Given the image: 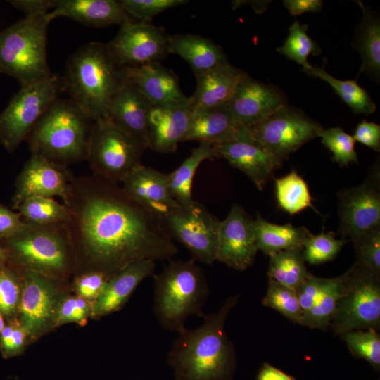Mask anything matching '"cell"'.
I'll return each mask as SVG.
<instances>
[{
	"instance_id": "cell-54",
	"label": "cell",
	"mask_w": 380,
	"mask_h": 380,
	"mask_svg": "<svg viewBox=\"0 0 380 380\" xmlns=\"http://www.w3.org/2000/svg\"><path fill=\"white\" fill-rule=\"evenodd\" d=\"M8 264V253L6 248L0 242V272Z\"/></svg>"
},
{
	"instance_id": "cell-50",
	"label": "cell",
	"mask_w": 380,
	"mask_h": 380,
	"mask_svg": "<svg viewBox=\"0 0 380 380\" xmlns=\"http://www.w3.org/2000/svg\"><path fill=\"white\" fill-rule=\"evenodd\" d=\"M353 137L355 141L379 151L380 126L378 124L363 120L357 125Z\"/></svg>"
},
{
	"instance_id": "cell-44",
	"label": "cell",
	"mask_w": 380,
	"mask_h": 380,
	"mask_svg": "<svg viewBox=\"0 0 380 380\" xmlns=\"http://www.w3.org/2000/svg\"><path fill=\"white\" fill-rule=\"evenodd\" d=\"M92 309V303L77 295L64 297L58 303L53 326L70 322L84 326L91 316Z\"/></svg>"
},
{
	"instance_id": "cell-26",
	"label": "cell",
	"mask_w": 380,
	"mask_h": 380,
	"mask_svg": "<svg viewBox=\"0 0 380 380\" xmlns=\"http://www.w3.org/2000/svg\"><path fill=\"white\" fill-rule=\"evenodd\" d=\"M227 103L194 108L183 141H198L212 144L227 141L241 128Z\"/></svg>"
},
{
	"instance_id": "cell-32",
	"label": "cell",
	"mask_w": 380,
	"mask_h": 380,
	"mask_svg": "<svg viewBox=\"0 0 380 380\" xmlns=\"http://www.w3.org/2000/svg\"><path fill=\"white\" fill-rule=\"evenodd\" d=\"M269 256V279L280 284L296 289L309 274L300 248L281 251Z\"/></svg>"
},
{
	"instance_id": "cell-5",
	"label": "cell",
	"mask_w": 380,
	"mask_h": 380,
	"mask_svg": "<svg viewBox=\"0 0 380 380\" xmlns=\"http://www.w3.org/2000/svg\"><path fill=\"white\" fill-rule=\"evenodd\" d=\"M94 121L71 99H56L26 138L31 153L67 167L86 160Z\"/></svg>"
},
{
	"instance_id": "cell-36",
	"label": "cell",
	"mask_w": 380,
	"mask_h": 380,
	"mask_svg": "<svg viewBox=\"0 0 380 380\" xmlns=\"http://www.w3.org/2000/svg\"><path fill=\"white\" fill-rule=\"evenodd\" d=\"M17 210L25 222L37 224L67 222L70 217V209L51 197L27 198L20 204Z\"/></svg>"
},
{
	"instance_id": "cell-35",
	"label": "cell",
	"mask_w": 380,
	"mask_h": 380,
	"mask_svg": "<svg viewBox=\"0 0 380 380\" xmlns=\"http://www.w3.org/2000/svg\"><path fill=\"white\" fill-rule=\"evenodd\" d=\"M275 193L279 207L293 215L314 207L305 181L294 170L275 179Z\"/></svg>"
},
{
	"instance_id": "cell-14",
	"label": "cell",
	"mask_w": 380,
	"mask_h": 380,
	"mask_svg": "<svg viewBox=\"0 0 380 380\" xmlns=\"http://www.w3.org/2000/svg\"><path fill=\"white\" fill-rule=\"evenodd\" d=\"M338 198V232L353 242L366 232L380 227L379 168L360 184L344 189Z\"/></svg>"
},
{
	"instance_id": "cell-24",
	"label": "cell",
	"mask_w": 380,
	"mask_h": 380,
	"mask_svg": "<svg viewBox=\"0 0 380 380\" xmlns=\"http://www.w3.org/2000/svg\"><path fill=\"white\" fill-rule=\"evenodd\" d=\"M155 261L134 262L110 277L105 284L92 309V317L99 318L120 310L137 286L153 274Z\"/></svg>"
},
{
	"instance_id": "cell-48",
	"label": "cell",
	"mask_w": 380,
	"mask_h": 380,
	"mask_svg": "<svg viewBox=\"0 0 380 380\" xmlns=\"http://www.w3.org/2000/svg\"><path fill=\"white\" fill-rule=\"evenodd\" d=\"M324 280L325 278L318 277L309 273L296 288L295 291L303 315L314 306L322 291Z\"/></svg>"
},
{
	"instance_id": "cell-10",
	"label": "cell",
	"mask_w": 380,
	"mask_h": 380,
	"mask_svg": "<svg viewBox=\"0 0 380 380\" xmlns=\"http://www.w3.org/2000/svg\"><path fill=\"white\" fill-rule=\"evenodd\" d=\"M64 91L63 77L52 73L21 87L0 113V143L8 152H13L26 139L37 121Z\"/></svg>"
},
{
	"instance_id": "cell-55",
	"label": "cell",
	"mask_w": 380,
	"mask_h": 380,
	"mask_svg": "<svg viewBox=\"0 0 380 380\" xmlns=\"http://www.w3.org/2000/svg\"><path fill=\"white\" fill-rule=\"evenodd\" d=\"M5 324L6 322L4 321V317L3 314L1 313V312L0 311V332L4 329Z\"/></svg>"
},
{
	"instance_id": "cell-27",
	"label": "cell",
	"mask_w": 380,
	"mask_h": 380,
	"mask_svg": "<svg viewBox=\"0 0 380 380\" xmlns=\"http://www.w3.org/2000/svg\"><path fill=\"white\" fill-rule=\"evenodd\" d=\"M247 75L228 63L196 76V87L191 96L194 108L227 103Z\"/></svg>"
},
{
	"instance_id": "cell-15",
	"label": "cell",
	"mask_w": 380,
	"mask_h": 380,
	"mask_svg": "<svg viewBox=\"0 0 380 380\" xmlns=\"http://www.w3.org/2000/svg\"><path fill=\"white\" fill-rule=\"evenodd\" d=\"M20 272L23 275V289L17 318L29 338H36L49 327H53L59 302L57 279L32 271Z\"/></svg>"
},
{
	"instance_id": "cell-18",
	"label": "cell",
	"mask_w": 380,
	"mask_h": 380,
	"mask_svg": "<svg viewBox=\"0 0 380 380\" xmlns=\"http://www.w3.org/2000/svg\"><path fill=\"white\" fill-rule=\"evenodd\" d=\"M254 220L234 204L220 221L216 260L237 270L251 266L258 251Z\"/></svg>"
},
{
	"instance_id": "cell-52",
	"label": "cell",
	"mask_w": 380,
	"mask_h": 380,
	"mask_svg": "<svg viewBox=\"0 0 380 380\" xmlns=\"http://www.w3.org/2000/svg\"><path fill=\"white\" fill-rule=\"evenodd\" d=\"M284 6L291 15L296 16L307 12H318L323 6L320 0H285Z\"/></svg>"
},
{
	"instance_id": "cell-12",
	"label": "cell",
	"mask_w": 380,
	"mask_h": 380,
	"mask_svg": "<svg viewBox=\"0 0 380 380\" xmlns=\"http://www.w3.org/2000/svg\"><path fill=\"white\" fill-rule=\"evenodd\" d=\"M248 128L268 152L282 162L303 145L319 137L323 129L303 111L288 104Z\"/></svg>"
},
{
	"instance_id": "cell-41",
	"label": "cell",
	"mask_w": 380,
	"mask_h": 380,
	"mask_svg": "<svg viewBox=\"0 0 380 380\" xmlns=\"http://www.w3.org/2000/svg\"><path fill=\"white\" fill-rule=\"evenodd\" d=\"M347 241L337 239L332 232L311 234L305 241L302 254L305 262L319 265L333 260Z\"/></svg>"
},
{
	"instance_id": "cell-46",
	"label": "cell",
	"mask_w": 380,
	"mask_h": 380,
	"mask_svg": "<svg viewBox=\"0 0 380 380\" xmlns=\"http://www.w3.org/2000/svg\"><path fill=\"white\" fill-rule=\"evenodd\" d=\"M8 320L0 332V351L5 358L20 354L30 338L26 329L17 317Z\"/></svg>"
},
{
	"instance_id": "cell-17",
	"label": "cell",
	"mask_w": 380,
	"mask_h": 380,
	"mask_svg": "<svg viewBox=\"0 0 380 380\" xmlns=\"http://www.w3.org/2000/svg\"><path fill=\"white\" fill-rule=\"evenodd\" d=\"M72 178L67 167L31 153L17 177L11 200L12 208L17 210L22 202L34 196H59L65 203L70 191Z\"/></svg>"
},
{
	"instance_id": "cell-1",
	"label": "cell",
	"mask_w": 380,
	"mask_h": 380,
	"mask_svg": "<svg viewBox=\"0 0 380 380\" xmlns=\"http://www.w3.org/2000/svg\"><path fill=\"white\" fill-rule=\"evenodd\" d=\"M64 204L77 262L110 278L144 260H165L178 249L163 220L132 201L118 184L73 176Z\"/></svg>"
},
{
	"instance_id": "cell-16",
	"label": "cell",
	"mask_w": 380,
	"mask_h": 380,
	"mask_svg": "<svg viewBox=\"0 0 380 380\" xmlns=\"http://www.w3.org/2000/svg\"><path fill=\"white\" fill-rule=\"evenodd\" d=\"M213 146L217 158L226 159L243 172L260 191L283 163L268 152L246 127H242L230 139Z\"/></svg>"
},
{
	"instance_id": "cell-37",
	"label": "cell",
	"mask_w": 380,
	"mask_h": 380,
	"mask_svg": "<svg viewBox=\"0 0 380 380\" xmlns=\"http://www.w3.org/2000/svg\"><path fill=\"white\" fill-rule=\"evenodd\" d=\"M308 25L295 21L289 29V34L282 46L277 49V52L287 58L303 66V70L312 65L308 57L312 53H317L318 48L307 33Z\"/></svg>"
},
{
	"instance_id": "cell-8",
	"label": "cell",
	"mask_w": 380,
	"mask_h": 380,
	"mask_svg": "<svg viewBox=\"0 0 380 380\" xmlns=\"http://www.w3.org/2000/svg\"><path fill=\"white\" fill-rule=\"evenodd\" d=\"M147 148L109 118H101L93 122L86 160L93 175L118 184L141 165Z\"/></svg>"
},
{
	"instance_id": "cell-45",
	"label": "cell",
	"mask_w": 380,
	"mask_h": 380,
	"mask_svg": "<svg viewBox=\"0 0 380 380\" xmlns=\"http://www.w3.org/2000/svg\"><path fill=\"white\" fill-rule=\"evenodd\" d=\"M186 0H120L127 13L139 22L148 23L157 15L188 3Z\"/></svg>"
},
{
	"instance_id": "cell-49",
	"label": "cell",
	"mask_w": 380,
	"mask_h": 380,
	"mask_svg": "<svg viewBox=\"0 0 380 380\" xmlns=\"http://www.w3.org/2000/svg\"><path fill=\"white\" fill-rule=\"evenodd\" d=\"M25 221L15 213L0 204V241L8 239L24 227Z\"/></svg>"
},
{
	"instance_id": "cell-13",
	"label": "cell",
	"mask_w": 380,
	"mask_h": 380,
	"mask_svg": "<svg viewBox=\"0 0 380 380\" xmlns=\"http://www.w3.org/2000/svg\"><path fill=\"white\" fill-rule=\"evenodd\" d=\"M167 34L163 27L127 20L115 37L106 44L108 49L122 66L160 63L168 53Z\"/></svg>"
},
{
	"instance_id": "cell-7",
	"label": "cell",
	"mask_w": 380,
	"mask_h": 380,
	"mask_svg": "<svg viewBox=\"0 0 380 380\" xmlns=\"http://www.w3.org/2000/svg\"><path fill=\"white\" fill-rule=\"evenodd\" d=\"M46 14L25 16L0 32V72L15 78L21 87L49 76Z\"/></svg>"
},
{
	"instance_id": "cell-25",
	"label": "cell",
	"mask_w": 380,
	"mask_h": 380,
	"mask_svg": "<svg viewBox=\"0 0 380 380\" xmlns=\"http://www.w3.org/2000/svg\"><path fill=\"white\" fill-rule=\"evenodd\" d=\"M48 15L51 20L65 17L93 27L121 25L132 18L115 0H56Z\"/></svg>"
},
{
	"instance_id": "cell-53",
	"label": "cell",
	"mask_w": 380,
	"mask_h": 380,
	"mask_svg": "<svg viewBox=\"0 0 380 380\" xmlns=\"http://www.w3.org/2000/svg\"><path fill=\"white\" fill-rule=\"evenodd\" d=\"M257 380H294V379L272 365L265 364L258 374Z\"/></svg>"
},
{
	"instance_id": "cell-11",
	"label": "cell",
	"mask_w": 380,
	"mask_h": 380,
	"mask_svg": "<svg viewBox=\"0 0 380 380\" xmlns=\"http://www.w3.org/2000/svg\"><path fill=\"white\" fill-rule=\"evenodd\" d=\"M172 239L183 244L193 259L210 265L216 261L220 221L201 203L179 204L163 219Z\"/></svg>"
},
{
	"instance_id": "cell-6",
	"label": "cell",
	"mask_w": 380,
	"mask_h": 380,
	"mask_svg": "<svg viewBox=\"0 0 380 380\" xmlns=\"http://www.w3.org/2000/svg\"><path fill=\"white\" fill-rule=\"evenodd\" d=\"M153 310L158 322L169 331L179 332L191 315L203 317L210 294L203 270L194 259L171 261L153 275Z\"/></svg>"
},
{
	"instance_id": "cell-20",
	"label": "cell",
	"mask_w": 380,
	"mask_h": 380,
	"mask_svg": "<svg viewBox=\"0 0 380 380\" xmlns=\"http://www.w3.org/2000/svg\"><path fill=\"white\" fill-rule=\"evenodd\" d=\"M193 109L191 96L177 102L152 106L147 125L148 148L163 153L174 152L186 137Z\"/></svg>"
},
{
	"instance_id": "cell-47",
	"label": "cell",
	"mask_w": 380,
	"mask_h": 380,
	"mask_svg": "<svg viewBox=\"0 0 380 380\" xmlns=\"http://www.w3.org/2000/svg\"><path fill=\"white\" fill-rule=\"evenodd\" d=\"M110 277L99 271H83L75 279L74 289L77 296L93 305Z\"/></svg>"
},
{
	"instance_id": "cell-38",
	"label": "cell",
	"mask_w": 380,
	"mask_h": 380,
	"mask_svg": "<svg viewBox=\"0 0 380 380\" xmlns=\"http://www.w3.org/2000/svg\"><path fill=\"white\" fill-rule=\"evenodd\" d=\"M262 304L278 311L289 320L302 324L303 313L295 289L269 279L267 291L263 298Z\"/></svg>"
},
{
	"instance_id": "cell-23",
	"label": "cell",
	"mask_w": 380,
	"mask_h": 380,
	"mask_svg": "<svg viewBox=\"0 0 380 380\" xmlns=\"http://www.w3.org/2000/svg\"><path fill=\"white\" fill-rule=\"evenodd\" d=\"M152 106L134 87L124 81L110 102L108 118L148 146V117Z\"/></svg>"
},
{
	"instance_id": "cell-31",
	"label": "cell",
	"mask_w": 380,
	"mask_h": 380,
	"mask_svg": "<svg viewBox=\"0 0 380 380\" xmlns=\"http://www.w3.org/2000/svg\"><path fill=\"white\" fill-rule=\"evenodd\" d=\"M215 158L217 155L213 144L200 142L176 170L167 174L170 194L179 204H186L194 201L191 189L196 170L203 160Z\"/></svg>"
},
{
	"instance_id": "cell-28",
	"label": "cell",
	"mask_w": 380,
	"mask_h": 380,
	"mask_svg": "<svg viewBox=\"0 0 380 380\" xmlns=\"http://www.w3.org/2000/svg\"><path fill=\"white\" fill-rule=\"evenodd\" d=\"M168 53L177 54L187 61L195 77L229 63L220 45L194 34L169 35Z\"/></svg>"
},
{
	"instance_id": "cell-2",
	"label": "cell",
	"mask_w": 380,
	"mask_h": 380,
	"mask_svg": "<svg viewBox=\"0 0 380 380\" xmlns=\"http://www.w3.org/2000/svg\"><path fill=\"white\" fill-rule=\"evenodd\" d=\"M238 296L228 298L216 312L204 315L203 323L179 332L169 360L184 380H221L234 357V347L225 331V322Z\"/></svg>"
},
{
	"instance_id": "cell-34",
	"label": "cell",
	"mask_w": 380,
	"mask_h": 380,
	"mask_svg": "<svg viewBox=\"0 0 380 380\" xmlns=\"http://www.w3.org/2000/svg\"><path fill=\"white\" fill-rule=\"evenodd\" d=\"M303 71L310 76L318 77L328 83L354 113L370 114L375 111L376 106L369 94L359 86L355 80L336 79L324 68L312 65Z\"/></svg>"
},
{
	"instance_id": "cell-29",
	"label": "cell",
	"mask_w": 380,
	"mask_h": 380,
	"mask_svg": "<svg viewBox=\"0 0 380 380\" xmlns=\"http://www.w3.org/2000/svg\"><path fill=\"white\" fill-rule=\"evenodd\" d=\"M254 229L257 248L267 255L287 249H302L312 234L304 227H298L290 223L282 225L271 223L259 213L254 219Z\"/></svg>"
},
{
	"instance_id": "cell-39",
	"label": "cell",
	"mask_w": 380,
	"mask_h": 380,
	"mask_svg": "<svg viewBox=\"0 0 380 380\" xmlns=\"http://www.w3.org/2000/svg\"><path fill=\"white\" fill-rule=\"evenodd\" d=\"M22 289V273L8 264L0 272V311L5 318L17 317Z\"/></svg>"
},
{
	"instance_id": "cell-22",
	"label": "cell",
	"mask_w": 380,
	"mask_h": 380,
	"mask_svg": "<svg viewBox=\"0 0 380 380\" xmlns=\"http://www.w3.org/2000/svg\"><path fill=\"white\" fill-rule=\"evenodd\" d=\"M122 72L124 81L134 87L153 106L187 98L175 73L160 63L123 67Z\"/></svg>"
},
{
	"instance_id": "cell-30",
	"label": "cell",
	"mask_w": 380,
	"mask_h": 380,
	"mask_svg": "<svg viewBox=\"0 0 380 380\" xmlns=\"http://www.w3.org/2000/svg\"><path fill=\"white\" fill-rule=\"evenodd\" d=\"M363 15L356 37V48L362 58L360 74L365 72L375 78L380 73V21L377 15L362 2Z\"/></svg>"
},
{
	"instance_id": "cell-42",
	"label": "cell",
	"mask_w": 380,
	"mask_h": 380,
	"mask_svg": "<svg viewBox=\"0 0 380 380\" xmlns=\"http://www.w3.org/2000/svg\"><path fill=\"white\" fill-rule=\"evenodd\" d=\"M319 137L323 145L333 154L332 160L341 166L357 163L355 141L341 127H331L321 131Z\"/></svg>"
},
{
	"instance_id": "cell-9",
	"label": "cell",
	"mask_w": 380,
	"mask_h": 380,
	"mask_svg": "<svg viewBox=\"0 0 380 380\" xmlns=\"http://www.w3.org/2000/svg\"><path fill=\"white\" fill-rule=\"evenodd\" d=\"M343 291L330 323L338 335L380 327V275L356 262L344 274Z\"/></svg>"
},
{
	"instance_id": "cell-3",
	"label": "cell",
	"mask_w": 380,
	"mask_h": 380,
	"mask_svg": "<svg viewBox=\"0 0 380 380\" xmlns=\"http://www.w3.org/2000/svg\"><path fill=\"white\" fill-rule=\"evenodd\" d=\"M122 69L106 44L89 42L68 61L63 77L65 91L93 121L108 118L110 102L124 82Z\"/></svg>"
},
{
	"instance_id": "cell-19",
	"label": "cell",
	"mask_w": 380,
	"mask_h": 380,
	"mask_svg": "<svg viewBox=\"0 0 380 380\" xmlns=\"http://www.w3.org/2000/svg\"><path fill=\"white\" fill-rule=\"evenodd\" d=\"M227 105L238 124L250 127L287 105L286 96L277 87L247 75Z\"/></svg>"
},
{
	"instance_id": "cell-40",
	"label": "cell",
	"mask_w": 380,
	"mask_h": 380,
	"mask_svg": "<svg viewBox=\"0 0 380 380\" xmlns=\"http://www.w3.org/2000/svg\"><path fill=\"white\" fill-rule=\"evenodd\" d=\"M356 357L367 361L376 369L380 366V336L376 330H353L340 335Z\"/></svg>"
},
{
	"instance_id": "cell-51",
	"label": "cell",
	"mask_w": 380,
	"mask_h": 380,
	"mask_svg": "<svg viewBox=\"0 0 380 380\" xmlns=\"http://www.w3.org/2000/svg\"><path fill=\"white\" fill-rule=\"evenodd\" d=\"M56 0H13L8 3L17 9L23 11L26 15L46 14L49 10L53 9Z\"/></svg>"
},
{
	"instance_id": "cell-4",
	"label": "cell",
	"mask_w": 380,
	"mask_h": 380,
	"mask_svg": "<svg viewBox=\"0 0 380 380\" xmlns=\"http://www.w3.org/2000/svg\"><path fill=\"white\" fill-rule=\"evenodd\" d=\"M0 242L8 251V264L20 271H32L59 279L77 267L65 222L37 224L25 222L20 232Z\"/></svg>"
},
{
	"instance_id": "cell-21",
	"label": "cell",
	"mask_w": 380,
	"mask_h": 380,
	"mask_svg": "<svg viewBox=\"0 0 380 380\" xmlns=\"http://www.w3.org/2000/svg\"><path fill=\"white\" fill-rule=\"evenodd\" d=\"M122 189L134 202L163 219L179 203L172 198L167 174L142 165L122 181Z\"/></svg>"
},
{
	"instance_id": "cell-33",
	"label": "cell",
	"mask_w": 380,
	"mask_h": 380,
	"mask_svg": "<svg viewBox=\"0 0 380 380\" xmlns=\"http://www.w3.org/2000/svg\"><path fill=\"white\" fill-rule=\"evenodd\" d=\"M343 282V274L325 278L314 306L303 315L301 325L322 330H325L330 325L342 293Z\"/></svg>"
},
{
	"instance_id": "cell-43",
	"label": "cell",
	"mask_w": 380,
	"mask_h": 380,
	"mask_svg": "<svg viewBox=\"0 0 380 380\" xmlns=\"http://www.w3.org/2000/svg\"><path fill=\"white\" fill-rule=\"evenodd\" d=\"M356 263L380 275V227L366 232L353 241Z\"/></svg>"
}]
</instances>
